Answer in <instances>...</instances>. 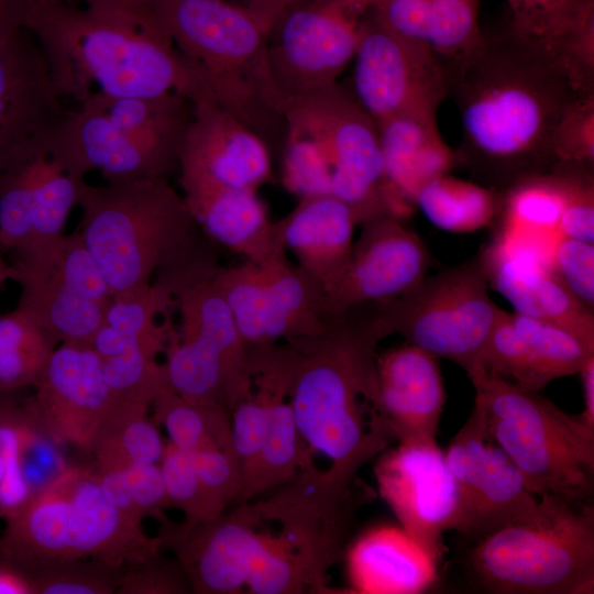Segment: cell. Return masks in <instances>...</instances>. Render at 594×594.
I'll use <instances>...</instances> for the list:
<instances>
[{
	"mask_svg": "<svg viewBox=\"0 0 594 594\" xmlns=\"http://www.w3.org/2000/svg\"><path fill=\"white\" fill-rule=\"evenodd\" d=\"M444 69L462 123L459 165L498 191L556 166L559 120L575 97L591 94L551 55L509 30L484 34Z\"/></svg>",
	"mask_w": 594,
	"mask_h": 594,
	"instance_id": "6da1fadb",
	"label": "cell"
},
{
	"mask_svg": "<svg viewBox=\"0 0 594 594\" xmlns=\"http://www.w3.org/2000/svg\"><path fill=\"white\" fill-rule=\"evenodd\" d=\"M24 28L37 41L62 99L79 105L96 92L177 94L194 103L213 101L202 72L174 45L154 14L99 0L84 8L69 0H34Z\"/></svg>",
	"mask_w": 594,
	"mask_h": 594,
	"instance_id": "7a4b0ae2",
	"label": "cell"
},
{
	"mask_svg": "<svg viewBox=\"0 0 594 594\" xmlns=\"http://www.w3.org/2000/svg\"><path fill=\"white\" fill-rule=\"evenodd\" d=\"M381 332L371 305L337 315L320 334L289 343L296 353L289 403L308 462L355 481L359 470L397 441L377 394Z\"/></svg>",
	"mask_w": 594,
	"mask_h": 594,
	"instance_id": "3957f363",
	"label": "cell"
},
{
	"mask_svg": "<svg viewBox=\"0 0 594 594\" xmlns=\"http://www.w3.org/2000/svg\"><path fill=\"white\" fill-rule=\"evenodd\" d=\"M283 116L287 191L299 198L333 196L358 226L386 216L404 220L413 212L389 187L376 124L350 87L337 81L287 98Z\"/></svg>",
	"mask_w": 594,
	"mask_h": 594,
	"instance_id": "277c9868",
	"label": "cell"
},
{
	"mask_svg": "<svg viewBox=\"0 0 594 594\" xmlns=\"http://www.w3.org/2000/svg\"><path fill=\"white\" fill-rule=\"evenodd\" d=\"M78 206L77 231L112 297L215 256L168 178L87 184Z\"/></svg>",
	"mask_w": 594,
	"mask_h": 594,
	"instance_id": "5b68a950",
	"label": "cell"
},
{
	"mask_svg": "<svg viewBox=\"0 0 594 594\" xmlns=\"http://www.w3.org/2000/svg\"><path fill=\"white\" fill-rule=\"evenodd\" d=\"M174 45L204 74L213 101L258 135L283 147L280 95L264 31L245 7L226 0H148Z\"/></svg>",
	"mask_w": 594,
	"mask_h": 594,
	"instance_id": "8992f818",
	"label": "cell"
},
{
	"mask_svg": "<svg viewBox=\"0 0 594 594\" xmlns=\"http://www.w3.org/2000/svg\"><path fill=\"white\" fill-rule=\"evenodd\" d=\"M0 560L15 566L36 560H97L123 566L156 553L148 537L106 498L94 465L68 464L47 486L9 516Z\"/></svg>",
	"mask_w": 594,
	"mask_h": 594,
	"instance_id": "52a82bcc",
	"label": "cell"
},
{
	"mask_svg": "<svg viewBox=\"0 0 594 594\" xmlns=\"http://www.w3.org/2000/svg\"><path fill=\"white\" fill-rule=\"evenodd\" d=\"M474 405L490 438L518 469L535 496L590 502L594 487V428L552 402L501 377L472 382Z\"/></svg>",
	"mask_w": 594,
	"mask_h": 594,
	"instance_id": "ba28073f",
	"label": "cell"
},
{
	"mask_svg": "<svg viewBox=\"0 0 594 594\" xmlns=\"http://www.w3.org/2000/svg\"><path fill=\"white\" fill-rule=\"evenodd\" d=\"M530 520L479 540L470 566L487 591L590 594L594 590V509L590 502L539 498Z\"/></svg>",
	"mask_w": 594,
	"mask_h": 594,
	"instance_id": "9c48e42d",
	"label": "cell"
},
{
	"mask_svg": "<svg viewBox=\"0 0 594 594\" xmlns=\"http://www.w3.org/2000/svg\"><path fill=\"white\" fill-rule=\"evenodd\" d=\"M218 263L169 278L178 324L172 320L162 364L164 384L185 399L229 414L251 388L249 350L212 280Z\"/></svg>",
	"mask_w": 594,
	"mask_h": 594,
	"instance_id": "30bf717a",
	"label": "cell"
},
{
	"mask_svg": "<svg viewBox=\"0 0 594 594\" xmlns=\"http://www.w3.org/2000/svg\"><path fill=\"white\" fill-rule=\"evenodd\" d=\"M480 255L422 280L406 294L374 304L384 337L402 336L406 343L452 361L472 381L499 307L491 299Z\"/></svg>",
	"mask_w": 594,
	"mask_h": 594,
	"instance_id": "8fae6325",
	"label": "cell"
},
{
	"mask_svg": "<svg viewBox=\"0 0 594 594\" xmlns=\"http://www.w3.org/2000/svg\"><path fill=\"white\" fill-rule=\"evenodd\" d=\"M7 265L21 288L19 308L59 343L90 344L112 295L77 230L28 242Z\"/></svg>",
	"mask_w": 594,
	"mask_h": 594,
	"instance_id": "7c38bea8",
	"label": "cell"
},
{
	"mask_svg": "<svg viewBox=\"0 0 594 594\" xmlns=\"http://www.w3.org/2000/svg\"><path fill=\"white\" fill-rule=\"evenodd\" d=\"M212 280L248 349L316 337L339 314L324 286L286 251L261 264L218 265Z\"/></svg>",
	"mask_w": 594,
	"mask_h": 594,
	"instance_id": "4fadbf2b",
	"label": "cell"
},
{
	"mask_svg": "<svg viewBox=\"0 0 594 594\" xmlns=\"http://www.w3.org/2000/svg\"><path fill=\"white\" fill-rule=\"evenodd\" d=\"M373 0H295L265 36L274 81L287 98L339 81L353 61Z\"/></svg>",
	"mask_w": 594,
	"mask_h": 594,
	"instance_id": "5bb4252c",
	"label": "cell"
},
{
	"mask_svg": "<svg viewBox=\"0 0 594 594\" xmlns=\"http://www.w3.org/2000/svg\"><path fill=\"white\" fill-rule=\"evenodd\" d=\"M353 62L350 89L375 123L396 117L437 123L448 98L447 75L427 45L395 35L371 10Z\"/></svg>",
	"mask_w": 594,
	"mask_h": 594,
	"instance_id": "9a60e30c",
	"label": "cell"
},
{
	"mask_svg": "<svg viewBox=\"0 0 594 594\" xmlns=\"http://www.w3.org/2000/svg\"><path fill=\"white\" fill-rule=\"evenodd\" d=\"M66 112L33 34L0 31V178L51 150Z\"/></svg>",
	"mask_w": 594,
	"mask_h": 594,
	"instance_id": "2e32d148",
	"label": "cell"
},
{
	"mask_svg": "<svg viewBox=\"0 0 594 594\" xmlns=\"http://www.w3.org/2000/svg\"><path fill=\"white\" fill-rule=\"evenodd\" d=\"M374 466L378 493L399 526L441 561L443 534L459 517L455 482L436 440L398 441L377 455Z\"/></svg>",
	"mask_w": 594,
	"mask_h": 594,
	"instance_id": "e0dca14e",
	"label": "cell"
},
{
	"mask_svg": "<svg viewBox=\"0 0 594 594\" xmlns=\"http://www.w3.org/2000/svg\"><path fill=\"white\" fill-rule=\"evenodd\" d=\"M34 391L25 404L43 430L59 444L91 454L112 405L101 358L92 346L59 343Z\"/></svg>",
	"mask_w": 594,
	"mask_h": 594,
	"instance_id": "ac0fdd59",
	"label": "cell"
},
{
	"mask_svg": "<svg viewBox=\"0 0 594 594\" xmlns=\"http://www.w3.org/2000/svg\"><path fill=\"white\" fill-rule=\"evenodd\" d=\"M177 172L182 191H257L272 175L271 150L219 105L201 101L182 141Z\"/></svg>",
	"mask_w": 594,
	"mask_h": 594,
	"instance_id": "d6986e66",
	"label": "cell"
},
{
	"mask_svg": "<svg viewBox=\"0 0 594 594\" xmlns=\"http://www.w3.org/2000/svg\"><path fill=\"white\" fill-rule=\"evenodd\" d=\"M361 226L350 260L327 290L334 311L391 301L417 286L430 265L420 237L395 217Z\"/></svg>",
	"mask_w": 594,
	"mask_h": 594,
	"instance_id": "ffe728a7",
	"label": "cell"
},
{
	"mask_svg": "<svg viewBox=\"0 0 594 594\" xmlns=\"http://www.w3.org/2000/svg\"><path fill=\"white\" fill-rule=\"evenodd\" d=\"M88 183L51 150L0 178V245L12 251L63 232Z\"/></svg>",
	"mask_w": 594,
	"mask_h": 594,
	"instance_id": "44dd1931",
	"label": "cell"
},
{
	"mask_svg": "<svg viewBox=\"0 0 594 594\" xmlns=\"http://www.w3.org/2000/svg\"><path fill=\"white\" fill-rule=\"evenodd\" d=\"M490 288L518 315L560 324L594 342V315L571 294L541 250L494 237L480 254Z\"/></svg>",
	"mask_w": 594,
	"mask_h": 594,
	"instance_id": "7402d4cb",
	"label": "cell"
},
{
	"mask_svg": "<svg viewBox=\"0 0 594 594\" xmlns=\"http://www.w3.org/2000/svg\"><path fill=\"white\" fill-rule=\"evenodd\" d=\"M382 410L398 441L436 440L446 403L438 358L409 343L376 354Z\"/></svg>",
	"mask_w": 594,
	"mask_h": 594,
	"instance_id": "603a6c76",
	"label": "cell"
},
{
	"mask_svg": "<svg viewBox=\"0 0 594 594\" xmlns=\"http://www.w3.org/2000/svg\"><path fill=\"white\" fill-rule=\"evenodd\" d=\"M440 561L400 526L367 529L348 547L350 590L360 594H417L438 580Z\"/></svg>",
	"mask_w": 594,
	"mask_h": 594,
	"instance_id": "cb8c5ba5",
	"label": "cell"
},
{
	"mask_svg": "<svg viewBox=\"0 0 594 594\" xmlns=\"http://www.w3.org/2000/svg\"><path fill=\"white\" fill-rule=\"evenodd\" d=\"M507 1L508 30L551 55L581 91H594V0Z\"/></svg>",
	"mask_w": 594,
	"mask_h": 594,
	"instance_id": "d4e9b609",
	"label": "cell"
},
{
	"mask_svg": "<svg viewBox=\"0 0 594 594\" xmlns=\"http://www.w3.org/2000/svg\"><path fill=\"white\" fill-rule=\"evenodd\" d=\"M278 221L286 251L327 292L351 256L358 226L351 209L330 195L307 196Z\"/></svg>",
	"mask_w": 594,
	"mask_h": 594,
	"instance_id": "484cf974",
	"label": "cell"
},
{
	"mask_svg": "<svg viewBox=\"0 0 594 594\" xmlns=\"http://www.w3.org/2000/svg\"><path fill=\"white\" fill-rule=\"evenodd\" d=\"M182 195L204 234L244 261L261 264L286 251L279 221L271 220L257 191L187 190Z\"/></svg>",
	"mask_w": 594,
	"mask_h": 594,
	"instance_id": "4316f807",
	"label": "cell"
},
{
	"mask_svg": "<svg viewBox=\"0 0 594 594\" xmlns=\"http://www.w3.org/2000/svg\"><path fill=\"white\" fill-rule=\"evenodd\" d=\"M539 510L540 501L491 439L485 463L460 502L454 530L477 542L508 525L532 519Z\"/></svg>",
	"mask_w": 594,
	"mask_h": 594,
	"instance_id": "83f0119b",
	"label": "cell"
},
{
	"mask_svg": "<svg viewBox=\"0 0 594 594\" xmlns=\"http://www.w3.org/2000/svg\"><path fill=\"white\" fill-rule=\"evenodd\" d=\"M375 124L386 180L410 208L422 186L459 166L457 152L443 141L438 123L396 117Z\"/></svg>",
	"mask_w": 594,
	"mask_h": 594,
	"instance_id": "f1b7e54d",
	"label": "cell"
},
{
	"mask_svg": "<svg viewBox=\"0 0 594 594\" xmlns=\"http://www.w3.org/2000/svg\"><path fill=\"white\" fill-rule=\"evenodd\" d=\"M585 170L593 169L558 165L516 180L502 191L495 235L550 251L572 187Z\"/></svg>",
	"mask_w": 594,
	"mask_h": 594,
	"instance_id": "f546056e",
	"label": "cell"
},
{
	"mask_svg": "<svg viewBox=\"0 0 594 594\" xmlns=\"http://www.w3.org/2000/svg\"><path fill=\"white\" fill-rule=\"evenodd\" d=\"M502 191L449 173L420 188L415 207L438 229L468 233L492 227L498 217Z\"/></svg>",
	"mask_w": 594,
	"mask_h": 594,
	"instance_id": "4dcf8cb0",
	"label": "cell"
},
{
	"mask_svg": "<svg viewBox=\"0 0 594 594\" xmlns=\"http://www.w3.org/2000/svg\"><path fill=\"white\" fill-rule=\"evenodd\" d=\"M147 410L111 405L90 454L96 469L124 471L133 465L160 464L165 443Z\"/></svg>",
	"mask_w": 594,
	"mask_h": 594,
	"instance_id": "1f68e13d",
	"label": "cell"
},
{
	"mask_svg": "<svg viewBox=\"0 0 594 594\" xmlns=\"http://www.w3.org/2000/svg\"><path fill=\"white\" fill-rule=\"evenodd\" d=\"M57 344L47 330L19 307L0 316V393L34 388Z\"/></svg>",
	"mask_w": 594,
	"mask_h": 594,
	"instance_id": "d6a6232c",
	"label": "cell"
},
{
	"mask_svg": "<svg viewBox=\"0 0 594 594\" xmlns=\"http://www.w3.org/2000/svg\"><path fill=\"white\" fill-rule=\"evenodd\" d=\"M154 420L163 424L175 447L193 453L232 450L230 414L216 405L189 402L163 384L152 404Z\"/></svg>",
	"mask_w": 594,
	"mask_h": 594,
	"instance_id": "836d02e7",
	"label": "cell"
},
{
	"mask_svg": "<svg viewBox=\"0 0 594 594\" xmlns=\"http://www.w3.org/2000/svg\"><path fill=\"white\" fill-rule=\"evenodd\" d=\"M512 318L527 349L536 391L556 378L579 373L594 358V342L560 324L516 312Z\"/></svg>",
	"mask_w": 594,
	"mask_h": 594,
	"instance_id": "e575fe53",
	"label": "cell"
},
{
	"mask_svg": "<svg viewBox=\"0 0 594 594\" xmlns=\"http://www.w3.org/2000/svg\"><path fill=\"white\" fill-rule=\"evenodd\" d=\"M426 43L443 66L462 57L483 38L481 0H419Z\"/></svg>",
	"mask_w": 594,
	"mask_h": 594,
	"instance_id": "d590c367",
	"label": "cell"
},
{
	"mask_svg": "<svg viewBox=\"0 0 594 594\" xmlns=\"http://www.w3.org/2000/svg\"><path fill=\"white\" fill-rule=\"evenodd\" d=\"M29 579L34 594H112L123 566L97 560H36L16 566Z\"/></svg>",
	"mask_w": 594,
	"mask_h": 594,
	"instance_id": "8d00e7d4",
	"label": "cell"
},
{
	"mask_svg": "<svg viewBox=\"0 0 594 594\" xmlns=\"http://www.w3.org/2000/svg\"><path fill=\"white\" fill-rule=\"evenodd\" d=\"M156 354L135 349L101 358L105 380L112 404L148 409L157 389L164 384L162 364Z\"/></svg>",
	"mask_w": 594,
	"mask_h": 594,
	"instance_id": "74e56055",
	"label": "cell"
},
{
	"mask_svg": "<svg viewBox=\"0 0 594 594\" xmlns=\"http://www.w3.org/2000/svg\"><path fill=\"white\" fill-rule=\"evenodd\" d=\"M160 466L169 506L184 513V527L211 520L224 512L202 485L189 453L167 441Z\"/></svg>",
	"mask_w": 594,
	"mask_h": 594,
	"instance_id": "f35d334b",
	"label": "cell"
},
{
	"mask_svg": "<svg viewBox=\"0 0 594 594\" xmlns=\"http://www.w3.org/2000/svg\"><path fill=\"white\" fill-rule=\"evenodd\" d=\"M482 374L536 391L530 359L514 326L512 312L499 310L482 351L477 375L472 382Z\"/></svg>",
	"mask_w": 594,
	"mask_h": 594,
	"instance_id": "ab89813d",
	"label": "cell"
},
{
	"mask_svg": "<svg viewBox=\"0 0 594 594\" xmlns=\"http://www.w3.org/2000/svg\"><path fill=\"white\" fill-rule=\"evenodd\" d=\"M556 166L594 167V92L575 97L564 110L552 140Z\"/></svg>",
	"mask_w": 594,
	"mask_h": 594,
	"instance_id": "60d3db41",
	"label": "cell"
},
{
	"mask_svg": "<svg viewBox=\"0 0 594 594\" xmlns=\"http://www.w3.org/2000/svg\"><path fill=\"white\" fill-rule=\"evenodd\" d=\"M549 265L588 311L594 309V244L559 235Z\"/></svg>",
	"mask_w": 594,
	"mask_h": 594,
	"instance_id": "b9f144b4",
	"label": "cell"
},
{
	"mask_svg": "<svg viewBox=\"0 0 594 594\" xmlns=\"http://www.w3.org/2000/svg\"><path fill=\"white\" fill-rule=\"evenodd\" d=\"M190 585L180 563L160 553L124 565L119 594L186 593Z\"/></svg>",
	"mask_w": 594,
	"mask_h": 594,
	"instance_id": "7bdbcfd3",
	"label": "cell"
},
{
	"mask_svg": "<svg viewBox=\"0 0 594 594\" xmlns=\"http://www.w3.org/2000/svg\"><path fill=\"white\" fill-rule=\"evenodd\" d=\"M189 455L202 485L223 509L231 502H237L241 491V472L233 451L206 449Z\"/></svg>",
	"mask_w": 594,
	"mask_h": 594,
	"instance_id": "ee69618b",
	"label": "cell"
},
{
	"mask_svg": "<svg viewBox=\"0 0 594 594\" xmlns=\"http://www.w3.org/2000/svg\"><path fill=\"white\" fill-rule=\"evenodd\" d=\"M559 235L594 243L593 170L576 178L561 216Z\"/></svg>",
	"mask_w": 594,
	"mask_h": 594,
	"instance_id": "f6af8a7d",
	"label": "cell"
},
{
	"mask_svg": "<svg viewBox=\"0 0 594 594\" xmlns=\"http://www.w3.org/2000/svg\"><path fill=\"white\" fill-rule=\"evenodd\" d=\"M122 472L143 515L158 520L163 529L168 528L172 524L164 510L170 506L160 464L133 465Z\"/></svg>",
	"mask_w": 594,
	"mask_h": 594,
	"instance_id": "bcb514c9",
	"label": "cell"
},
{
	"mask_svg": "<svg viewBox=\"0 0 594 594\" xmlns=\"http://www.w3.org/2000/svg\"><path fill=\"white\" fill-rule=\"evenodd\" d=\"M96 472L102 493L110 504L132 522L142 525L145 516L135 504L123 472L98 469Z\"/></svg>",
	"mask_w": 594,
	"mask_h": 594,
	"instance_id": "7dc6e473",
	"label": "cell"
},
{
	"mask_svg": "<svg viewBox=\"0 0 594 594\" xmlns=\"http://www.w3.org/2000/svg\"><path fill=\"white\" fill-rule=\"evenodd\" d=\"M295 0H248L244 7L266 34L275 18Z\"/></svg>",
	"mask_w": 594,
	"mask_h": 594,
	"instance_id": "c3c4849f",
	"label": "cell"
},
{
	"mask_svg": "<svg viewBox=\"0 0 594 594\" xmlns=\"http://www.w3.org/2000/svg\"><path fill=\"white\" fill-rule=\"evenodd\" d=\"M0 594H34L26 575L3 560H0Z\"/></svg>",
	"mask_w": 594,
	"mask_h": 594,
	"instance_id": "681fc988",
	"label": "cell"
},
{
	"mask_svg": "<svg viewBox=\"0 0 594 594\" xmlns=\"http://www.w3.org/2000/svg\"><path fill=\"white\" fill-rule=\"evenodd\" d=\"M34 0H0V31L24 26L26 12Z\"/></svg>",
	"mask_w": 594,
	"mask_h": 594,
	"instance_id": "f907efd6",
	"label": "cell"
},
{
	"mask_svg": "<svg viewBox=\"0 0 594 594\" xmlns=\"http://www.w3.org/2000/svg\"><path fill=\"white\" fill-rule=\"evenodd\" d=\"M583 386L584 410L581 414L587 425L594 428V358L579 372Z\"/></svg>",
	"mask_w": 594,
	"mask_h": 594,
	"instance_id": "816d5d0a",
	"label": "cell"
},
{
	"mask_svg": "<svg viewBox=\"0 0 594 594\" xmlns=\"http://www.w3.org/2000/svg\"><path fill=\"white\" fill-rule=\"evenodd\" d=\"M99 1L138 13V14H142V15L153 14L148 0H99Z\"/></svg>",
	"mask_w": 594,
	"mask_h": 594,
	"instance_id": "f5cc1de1",
	"label": "cell"
},
{
	"mask_svg": "<svg viewBox=\"0 0 594 594\" xmlns=\"http://www.w3.org/2000/svg\"><path fill=\"white\" fill-rule=\"evenodd\" d=\"M3 476H4V466H3V458L0 450V504H1V494H2V485H3ZM1 517V512H0Z\"/></svg>",
	"mask_w": 594,
	"mask_h": 594,
	"instance_id": "db71d44e",
	"label": "cell"
},
{
	"mask_svg": "<svg viewBox=\"0 0 594 594\" xmlns=\"http://www.w3.org/2000/svg\"><path fill=\"white\" fill-rule=\"evenodd\" d=\"M8 278V265L0 260V284Z\"/></svg>",
	"mask_w": 594,
	"mask_h": 594,
	"instance_id": "11a10c76",
	"label": "cell"
},
{
	"mask_svg": "<svg viewBox=\"0 0 594 594\" xmlns=\"http://www.w3.org/2000/svg\"><path fill=\"white\" fill-rule=\"evenodd\" d=\"M246 1H248V0H245V2H246Z\"/></svg>",
	"mask_w": 594,
	"mask_h": 594,
	"instance_id": "9f6ffc18",
	"label": "cell"
}]
</instances>
